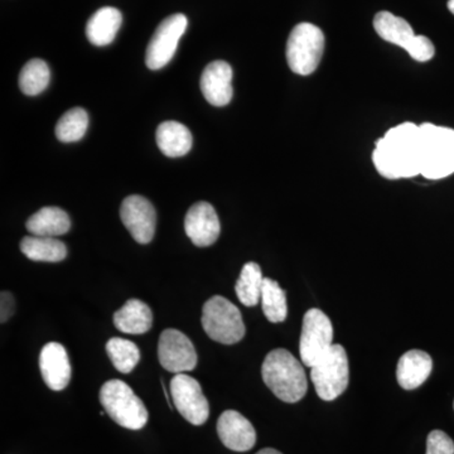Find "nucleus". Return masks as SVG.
I'll return each instance as SVG.
<instances>
[{
    "label": "nucleus",
    "instance_id": "nucleus-1",
    "mask_svg": "<svg viewBox=\"0 0 454 454\" xmlns=\"http://www.w3.org/2000/svg\"><path fill=\"white\" fill-rule=\"evenodd\" d=\"M372 162L379 175L387 179L411 178L420 175V128L403 122L376 140Z\"/></svg>",
    "mask_w": 454,
    "mask_h": 454
},
{
    "label": "nucleus",
    "instance_id": "nucleus-2",
    "mask_svg": "<svg viewBox=\"0 0 454 454\" xmlns=\"http://www.w3.org/2000/svg\"><path fill=\"white\" fill-rule=\"evenodd\" d=\"M262 375L274 395L289 404L303 399L309 389L303 366L286 349L278 348L269 352L262 363Z\"/></svg>",
    "mask_w": 454,
    "mask_h": 454
},
{
    "label": "nucleus",
    "instance_id": "nucleus-3",
    "mask_svg": "<svg viewBox=\"0 0 454 454\" xmlns=\"http://www.w3.org/2000/svg\"><path fill=\"white\" fill-rule=\"evenodd\" d=\"M420 128V175L442 179L454 173V129L424 122Z\"/></svg>",
    "mask_w": 454,
    "mask_h": 454
},
{
    "label": "nucleus",
    "instance_id": "nucleus-4",
    "mask_svg": "<svg viewBox=\"0 0 454 454\" xmlns=\"http://www.w3.org/2000/svg\"><path fill=\"white\" fill-rule=\"evenodd\" d=\"M98 399L106 413L122 428L139 430L148 423L149 414L145 403L124 381L106 382L101 387Z\"/></svg>",
    "mask_w": 454,
    "mask_h": 454
},
{
    "label": "nucleus",
    "instance_id": "nucleus-5",
    "mask_svg": "<svg viewBox=\"0 0 454 454\" xmlns=\"http://www.w3.org/2000/svg\"><path fill=\"white\" fill-rule=\"evenodd\" d=\"M201 322L207 336L223 345H234L244 339L245 325L240 309L221 295L206 301Z\"/></svg>",
    "mask_w": 454,
    "mask_h": 454
},
{
    "label": "nucleus",
    "instance_id": "nucleus-6",
    "mask_svg": "<svg viewBox=\"0 0 454 454\" xmlns=\"http://www.w3.org/2000/svg\"><path fill=\"white\" fill-rule=\"evenodd\" d=\"M325 52V35L310 23L295 26L286 42V62L293 73L309 76L321 64Z\"/></svg>",
    "mask_w": 454,
    "mask_h": 454
},
{
    "label": "nucleus",
    "instance_id": "nucleus-7",
    "mask_svg": "<svg viewBox=\"0 0 454 454\" xmlns=\"http://www.w3.org/2000/svg\"><path fill=\"white\" fill-rule=\"evenodd\" d=\"M310 379L317 395L325 402L337 399L348 387V354L340 345H333L315 366L310 367Z\"/></svg>",
    "mask_w": 454,
    "mask_h": 454
},
{
    "label": "nucleus",
    "instance_id": "nucleus-8",
    "mask_svg": "<svg viewBox=\"0 0 454 454\" xmlns=\"http://www.w3.org/2000/svg\"><path fill=\"white\" fill-rule=\"evenodd\" d=\"M333 327L321 309H312L304 315L300 340L303 365L313 367L333 348Z\"/></svg>",
    "mask_w": 454,
    "mask_h": 454
},
{
    "label": "nucleus",
    "instance_id": "nucleus-9",
    "mask_svg": "<svg viewBox=\"0 0 454 454\" xmlns=\"http://www.w3.org/2000/svg\"><path fill=\"white\" fill-rule=\"evenodd\" d=\"M169 387L173 404L188 423L202 426L207 422L210 405L196 379L186 373H177L170 380Z\"/></svg>",
    "mask_w": 454,
    "mask_h": 454
},
{
    "label": "nucleus",
    "instance_id": "nucleus-10",
    "mask_svg": "<svg viewBox=\"0 0 454 454\" xmlns=\"http://www.w3.org/2000/svg\"><path fill=\"white\" fill-rule=\"evenodd\" d=\"M187 17L184 14H173L167 17L155 29L153 37L146 47L145 65L151 70H160L175 56L178 42L186 32Z\"/></svg>",
    "mask_w": 454,
    "mask_h": 454
},
{
    "label": "nucleus",
    "instance_id": "nucleus-11",
    "mask_svg": "<svg viewBox=\"0 0 454 454\" xmlns=\"http://www.w3.org/2000/svg\"><path fill=\"white\" fill-rule=\"evenodd\" d=\"M158 360L167 372L184 373L197 366V352L192 340L181 331L164 330L158 342Z\"/></svg>",
    "mask_w": 454,
    "mask_h": 454
},
{
    "label": "nucleus",
    "instance_id": "nucleus-12",
    "mask_svg": "<svg viewBox=\"0 0 454 454\" xmlns=\"http://www.w3.org/2000/svg\"><path fill=\"white\" fill-rule=\"evenodd\" d=\"M122 223L139 244H149L154 238L157 214L153 205L142 196H129L121 207Z\"/></svg>",
    "mask_w": 454,
    "mask_h": 454
},
{
    "label": "nucleus",
    "instance_id": "nucleus-13",
    "mask_svg": "<svg viewBox=\"0 0 454 454\" xmlns=\"http://www.w3.org/2000/svg\"><path fill=\"white\" fill-rule=\"evenodd\" d=\"M184 230L196 247H211L216 243L221 226L214 206L203 201L195 203L187 212Z\"/></svg>",
    "mask_w": 454,
    "mask_h": 454
},
{
    "label": "nucleus",
    "instance_id": "nucleus-14",
    "mask_svg": "<svg viewBox=\"0 0 454 454\" xmlns=\"http://www.w3.org/2000/svg\"><path fill=\"white\" fill-rule=\"evenodd\" d=\"M217 434L223 446L235 452H247L256 443V432L253 424L235 411H226L220 415Z\"/></svg>",
    "mask_w": 454,
    "mask_h": 454
},
{
    "label": "nucleus",
    "instance_id": "nucleus-15",
    "mask_svg": "<svg viewBox=\"0 0 454 454\" xmlns=\"http://www.w3.org/2000/svg\"><path fill=\"white\" fill-rule=\"evenodd\" d=\"M40 370L42 379L51 390L61 391L67 387L71 380V364L61 343L50 342L42 348Z\"/></svg>",
    "mask_w": 454,
    "mask_h": 454
},
{
    "label": "nucleus",
    "instance_id": "nucleus-16",
    "mask_svg": "<svg viewBox=\"0 0 454 454\" xmlns=\"http://www.w3.org/2000/svg\"><path fill=\"white\" fill-rule=\"evenodd\" d=\"M201 91L211 106H227L234 95L231 66L225 61H215L206 66L201 76Z\"/></svg>",
    "mask_w": 454,
    "mask_h": 454
},
{
    "label": "nucleus",
    "instance_id": "nucleus-17",
    "mask_svg": "<svg viewBox=\"0 0 454 454\" xmlns=\"http://www.w3.org/2000/svg\"><path fill=\"white\" fill-rule=\"evenodd\" d=\"M432 369V357L427 352L411 349L403 355L397 363V382L403 389H417L429 378Z\"/></svg>",
    "mask_w": 454,
    "mask_h": 454
},
{
    "label": "nucleus",
    "instance_id": "nucleus-18",
    "mask_svg": "<svg viewBox=\"0 0 454 454\" xmlns=\"http://www.w3.org/2000/svg\"><path fill=\"white\" fill-rule=\"evenodd\" d=\"M114 325L122 333H146L153 325V313L145 301L130 300L114 313Z\"/></svg>",
    "mask_w": 454,
    "mask_h": 454
},
{
    "label": "nucleus",
    "instance_id": "nucleus-19",
    "mask_svg": "<svg viewBox=\"0 0 454 454\" xmlns=\"http://www.w3.org/2000/svg\"><path fill=\"white\" fill-rule=\"evenodd\" d=\"M121 23L122 16L118 9L113 7L98 9L86 25V37L94 46H107L115 40Z\"/></svg>",
    "mask_w": 454,
    "mask_h": 454
},
{
    "label": "nucleus",
    "instance_id": "nucleus-20",
    "mask_svg": "<svg viewBox=\"0 0 454 454\" xmlns=\"http://www.w3.org/2000/svg\"><path fill=\"white\" fill-rule=\"evenodd\" d=\"M155 138H157V145L162 153L169 158L184 157L192 148V134L181 122H162L158 127Z\"/></svg>",
    "mask_w": 454,
    "mask_h": 454
},
{
    "label": "nucleus",
    "instance_id": "nucleus-21",
    "mask_svg": "<svg viewBox=\"0 0 454 454\" xmlns=\"http://www.w3.org/2000/svg\"><path fill=\"white\" fill-rule=\"evenodd\" d=\"M27 230L35 236L57 238L65 235L71 227L67 212L59 207H43L35 212L26 223Z\"/></svg>",
    "mask_w": 454,
    "mask_h": 454
},
{
    "label": "nucleus",
    "instance_id": "nucleus-22",
    "mask_svg": "<svg viewBox=\"0 0 454 454\" xmlns=\"http://www.w3.org/2000/svg\"><path fill=\"white\" fill-rule=\"evenodd\" d=\"M373 28L382 40L396 44L405 51L417 35L405 20L394 16L390 12H380L376 14L373 18Z\"/></svg>",
    "mask_w": 454,
    "mask_h": 454
},
{
    "label": "nucleus",
    "instance_id": "nucleus-23",
    "mask_svg": "<svg viewBox=\"0 0 454 454\" xmlns=\"http://www.w3.org/2000/svg\"><path fill=\"white\" fill-rule=\"evenodd\" d=\"M20 250L33 262H59L67 256V249L62 241L46 236H26L20 241Z\"/></svg>",
    "mask_w": 454,
    "mask_h": 454
},
{
    "label": "nucleus",
    "instance_id": "nucleus-24",
    "mask_svg": "<svg viewBox=\"0 0 454 454\" xmlns=\"http://www.w3.org/2000/svg\"><path fill=\"white\" fill-rule=\"evenodd\" d=\"M262 268L256 262H247L236 282L235 291L239 301L247 307H255L262 298Z\"/></svg>",
    "mask_w": 454,
    "mask_h": 454
},
{
    "label": "nucleus",
    "instance_id": "nucleus-25",
    "mask_svg": "<svg viewBox=\"0 0 454 454\" xmlns=\"http://www.w3.org/2000/svg\"><path fill=\"white\" fill-rule=\"evenodd\" d=\"M262 312L271 324H280L286 321L288 315V306H286V292L280 288L279 283L270 278H264L262 289Z\"/></svg>",
    "mask_w": 454,
    "mask_h": 454
},
{
    "label": "nucleus",
    "instance_id": "nucleus-26",
    "mask_svg": "<svg viewBox=\"0 0 454 454\" xmlns=\"http://www.w3.org/2000/svg\"><path fill=\"white\" fill-rule=\"evenodd\" d=\"M106 354L114 367L121 373H130L138 365L140 351L136 343L129 340L114 337L106 343Z\"/></svg>",
    "mask_w": 454,
    "mask_h": 454
},
{
    "label": "nucleus",
    "instance_id": "nucleus-27",
    "mask_svg": "<svg viewBox=\"0 0 454 454\" xmlns=\"http://www.w3.org/2000/svg\"><path fill=\"white\" fill-rule=\"evenodd\" d=\"M51 79L49 65L40 59L27 62L20 74V88L23 94L35 97L49 86Z\"/></svg>",
    "mask_w": 454,
    "mask_h": 454
},
{
    "label": "nucleus",
    "instance_id": "nucleus-28",
    "mask_svg": "<svg viewBox=\"0 0 454 454\" xmlns=\"http://www.w3.org/2000/svg\"><path fill=\"white\" fill-rule=\"evenodd\" d=\"M89 127L88 113L82 107H74L61 116L56 125V137L64 143L77 142Z\"/></svg>",
    "mask_w": 454,
    "mask_h": 454
},
{
    "label": "nucleus",
    "instance_id": "nucleus-29",
    "mask_svg": "<svg viewBox=\"0 0 454 454\" xmlns=\"http://www.w3.org/2000/svg\"><path fill=\"white\" fill-rule=\"evenodd\" d=\"M409 56L415 61L427 62L434 57L435 49L434 44L426 35H415L413 42H411L409 49L406 50Z\"/></svg>",
    "mask_w": 454,
    "mask_h": 454
},
{
    "label": "nucleus",
    "instance_id": "nucleus-30",
    "mask_svg": "<svg viewBox=\"0 0 454 454\" xmlns=\"http://www.w3.org/2000/svg\"><path fill=\"white\" fill-rule=\"evenodd\" d=\"M427 454H454V443L442 430H433L427 439Z\"/></svg>",
    "mask_w": 454,
    "mask_h": 454
},
{
    "label": "nucleus",
    "instance_id": "nucleus-31",
    "mask_svg": "<svg viewBox=\"0 0 454 454\" xmlns=\"http://www.w3.org/2000/svg\"><path fill=\"white\" fill-rule=\"evenodd\" d=\"M0 306H2V324H4L14 312V298L12 297L11 293H2V304Z\"/></svg>",
    "mask_w": 454,
    "mask_h": 454
},
{
    "label": "nucleus",
    "instance_id": "nucleus-32",
    "mask_svg": "<svg viewBox=\"0 0 454 454\" xmlns=\"http://www.w3.org/2000/svg\"><path fill=\"white\" fill-rule=\"evenodd\" d=\"M256 454H282L279 450H273V448H265V450H260V452Z\"/></svg>",
    "mask_w": 454,
    "mask_h": 454
},
{
    "label": "nucleus",
    "instance_id": "nucleus-33",
    "mask_svg": "<svg viewBox=\"0 0 454 454\" xmlns=\"http://www.w3.org/2000/svg\"><path fill=\"white\" fill-rule=\"evenodd\" d=\"M448 9H450V11L454 14V0H450V2H448Z\"/></svg>",
    "mask_w": 454,
    "mask_h": 454
}]
</instances>
